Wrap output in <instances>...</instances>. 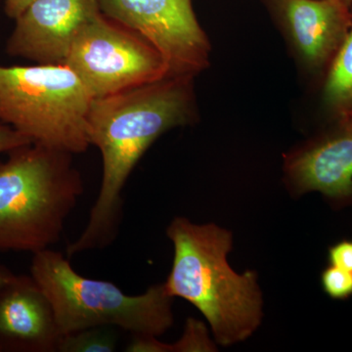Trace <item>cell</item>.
Masks as SVG:
<instances>
[{"label":"cell","mask_w":352,"mask_h":352,"mask_svg":"<svg viewBox=\"0 0 352 352\" xmlns=\"http://www.w3.org/2000/svg\"><path fill=\"white\" fill-rule=\"evenodd\" d=\"M7 17L15 20L34 0H3Z\"/></svg>","instance_id":"ac0fdd59"},{"label":"cell","mask_w":352,"mask_h":352,"mask_svg":"<svg viewBox=\"0 0 352 352\" xmlns=\"http://www.w3.org/2000/svg\"><path fill=\"white\" fill-rule=\"evenodd\" d=\"M92 100L67 65H0V122L32 143L73 155L87 152Z\"/></svg>","instance_id":"5b68a950"},{"label":"cell","mask_w":352,"mask_h":352,"mask_svg":"<svg viewBox=\"0 0 352 352\" xmlns=\"http://www.w3.org/2000/svg\"><path fill=\"white\" fill-rule=\"evenodd\" d=\"M113 327H92L65 333L57 352H113L119 342Z\"/></svg>","instance_id":"4fadbf2b"},{"label":"cell","mask_w":352,"mask_h":352,"mask_svg":"<svg viewBox=\"0 0 352 352\" xmlns=\"http://www.w3.org/2000/svg\"><path fill=\"white\" fill-rule=\"evenodd\" d=\"M285 173L296 193L318 191L331 200H352V112L342 116L337 131L291 153Z\"/></svg>","instance_id":"8fae6325"},{"label":"cell","mask_w":352,"mask_h":352,"mask_svg":"<svg viewBox=\"0 0 352 352\" xmlns=\"http://www.w3.org/2000/svg\"><path fill=\"white\" fill-rule=\"evenodd\" d=\"M101 12L142 34L163 55L168 76H193L212 50L193 0H98Z\"/></svg>","instance_id":"52a82bcc"},{"label":"cell","mask_w":352,"mask_h":352,"mask_svg":"<svg viewBox=\"0 0 352 352\" xmlns=\"http://www.w3.org/2000/svg\"><path fill=\"white\" fill-rule=\"evenodd\" d=\"M100 12L98 0H34L14 20L7 54L36 64H65L78 32Z\"/></svg>","instance_id":"ba28073f"},{"label":"cell","mask_w":352,"mask_h":352,"mask_svg":"<svg viewBox=\"0 0 352 352\" xmlns=\"http://www.w3.org/2000/svg\"><path fill=\"white\" fill-rule=\"evenodd\" d=\"M288 32L298 56L311 69L333 59L352 24L342 0H264Z\"/></svg>","instance_id":"30bf717a"},{"label":"cell","mask_w":352,"mask_h":352,"mask_svg":"<svg viewBox=\"0 0 352 352\" xmlns=\"http://www.w3.org/2000/svg\"><path fill=\"white\" fill-rule=\"evenodd\" d=\"M324 292L333 300H346L352 296V272L337 266H328L321 274Z\"/></svg>","instance_id":"5bb4252c"},{"label":"cell","mask_w":352,"mask_h":352,"mask_svg":"<svg viewBox=\"0 0 352 352\" xmlns=\"http://www.w3.org/2000/svg\"><path fill=\"white\" fill-rule=\"evenodd\" d=\"M212 347L208 342L205 327L195 319L189 318L182 339L175 344H164V352L210 351H212Z\"/></svg>","instance_id":"9a60e30c"},{"label":"cell","mask_w":352,"mask_h":352,"mask_svg":"<svg viewBox=\"0 0 352 352\" xmlns=\"http://www.w3.org/2000/svg\"><path fill=\"white\" fill-rule=\"evenodd\" d=\"M193 80V76H166L92 100L88 138L101 153L103 173L87 226L67 247L69 258L104 249L117 239L122 191L136 164L162 134L196 119Z\"/></svg>","instance_id":"6da1fadb"},{"label":"cell","mask_w":352,"mask_h":352,"mask_svg":"<svg viewBox=\"0 0 352 352\" xmlns=\"http://www.w3.org/2000/svg\"><path fill=\"white\" fill-rule=\"evenodd\" d=\"M342 1L349 7L352 6V0H342Z\"/></svg>","instance_id":"ffe728a7"},{"label":"cell","mask_w":352,"mask_h":352,"mask_svg":"<svg viewBox=\"0 0 352 352\" xmlns=\"http://www.w3.org/2000/svg\"><path fill=\"white\" fill-rule=\"evenodd\" d=\"M324 99L339 115L352 112V24L332 61Z\"/></svg>","instance_id":"7c38bea8"},{"label":"cell","mask_w":352,"mask_h":352,"mask_svg":"<svg viewBox=\"0 0 352 352\" xmlns=\"http://www.w3.org/2000/svg\"><path fill=\"white\" fill-rule=\"evenodd\" d=\"M60 338L50 298L31 274L0 284V352H57Z\"/></svg>","instance_id":"9c48e42d"},{"label":"cell","mask_w":352,"mask_h":352,"mask_svg":"<svg viewBox=\"0 0 352 352\" xmlns=\"http://www.w3.org/2000/svg\"><path fill=\"white\" fill-rule=\"evenodd\" d=\"M65 65L92 99L168 76L163 55L147 38L102 12L78 32Z\"/></svg>","instance_id":"8992f818"},{"label":"cell","mask_w":352,"mask_h":352,"mask_svg":"<svg viewBox=\"0 0 352 352\" xmlns=\"http://www.w3.org/2000/svg\"><path fill=\"white\" fill-rule=\"evenodd\" d=\"M32 140L13 127L0 122V156L7 155L9 152L19 148L21 146L31 144Z\"/></svg>","instance_id":"2e32d148"},{"label":"cell","mask_w":352,"mask_h":352,"mask_svg":"<svg viewBox=\"0 0 352 352\" xmlns=\"http://www.w3.org/2000/svg\"><path fill=\"white\" fill-rule=\"evenodd\" d=\"M166 235L175 248L164 283L166 293L192 303L221 346L251 337L263 319V295L254 271L237 274L229 265L232 234L214 223L195 224L177 217Z\"/></svg>","instance_id":"7a4b0ae2"},{"label":"cell","mask_w":352,"mask_h":352,"mask_svg":"<svg viewBox=\"0 0 352 352\" xmlns=\"http://www.w3.org/2000/svg\"><path fill=\"white\" fill-rule=\"evenodd\" d=\"M30 274L50 298L61 336L107 326L160 337L173 325V298L164 284L126 295L111 282L78 274L68 258L50 249L32 254Z\"/></svg>","instance_id":"277c9868"},{"label":"cell","mask_w":352,"mask_h":352,"mask_svg":"<svg viewBox=\"0 0 352 352\" xmlns=\"http://www.w3.org/2000/svg\"><path fill=\"white\" fill-rule=\"evenodd\" d=\"M73 154L31 143L0 162V252L50 249L85 191Z\"/></svg>","instance_id":"3957f363"},{"label":"cell","mask_w":352,"mask_h":352,"mask_svg":"<svg viewBox=\"0 0 352 352\" xmlns=\"http://www.w3.org/2000/svg\"><path fill=\"white\" fill-rule=\"evenodd\" d=\"M329 263L352 272V241H340L329 249Z\"/></svg>","instance_id":"e0dca14e"},{"label":"cell","mask_w":352,"mask_h":352,"mask_svg":"<svg viewBox=\"0 0 352 352\" xmlns=\"http://www.w3.org/2000/svg\"><path fill=\"white\" fill-rule=\"evenodd\" d=\"M14 275H15V273L12 272L11 270H9L7 266L3 265V264H0V284L8 281Z\"/></svg>","instance_id":"d6986e66"}]
</instances>
